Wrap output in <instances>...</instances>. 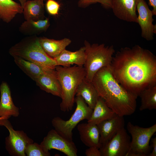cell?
<instances>
[{
	"instance_id": "1",
	"label": "cell",
	"mask_w": 156,
	"mask_h": 156,
	"mask_svg": "<svg viewBox=\"0 0 156 156\" xmlns=\"http://www.w3.org/2000/svg\"><path fill=\"white\" fill-rule=\"evenodd\" d=\"M110 67L118 83L138 96L156 84V57L139 45L121 48L113 56Z\"/></svg>"
},
{
	"instance_id": "2",
	"label": "cell",
	"mask_w": 156,
	"mask_h": 156,
	"mask_svg": "<svg viewBox=\"0 0 156 156\" xmlns=\"http://www.w3.org/2000/svg\"><path fill=\"white\" fill-rule=\"evenodd\" d=\"M110 66L99 70L92 82L99 96L117 115H130L136 110L138 96L118 83L113 75Z\"/></svg>"
},
{
	"instance_id": "3",
	"label": "cell",
	"mask_w": 156,
	"mask_h": 156,
	"mask_svg": "<svg viewBox=\"0 0 156 156\" xmlns=\"http://www.w3.org/2000/svg\"><path fill=\"white\" fill-rule=\"evenodd\" d=\"M61 88L60 109L63 112L71 110L75 103L77 88L85 77L83 66H56L55 67Z\"/></svg>"
},
{
	"instance_id": "4",
	"label": "cell",
	"mask_w": 156,
	"mask_h": 156,
	"mask_svg": "<svg viewBox=\"0 0 156 156\" xmlns=\"http://www.w3.org/2000/svg\"><path fill=\"white\" fill-rule=\"evenodd\" d=\"M9 53L13 57H21L44 69L55 68L57 66L54 59L48 56L42 48L39 38L34 35L23 39L12 47Z\"/></svg>"
},
{
	"instance_id": "5",
	"label": "cell",
	"mask_w": 156,
	"mask_h": 156,
	"mask_svg": "<svg viewBox=\"0 0 156 156\" xmlns=\"http://www.w3.org/2000/svg\"><path fill=\"white\" fill-rule=\"evenodd\" d=\"M84 47L86 58L83 67L86 78L92 81L96 73L101 68L110 66L115 51L113 45L104 44H90L85 40Z\"/></svg>"
},
{
	"instance_id": "6",
	"label": "cell",
	"mask_w": 156,
	"mask_h": 156,
	"mask_svg": "<svg viewBox=\"0 0 156 156\" xmlns=\"http://www.w3.org/2000/svg\"><path fill=\"white\" fill-rule=\"evenodd\" d=\"M75 102L76 104V108L68 120H65L59 117H56L51 120L54 129L60 135L71 140H73V130L80 121L85 119L88 120L93 110L80 96H76Z\"/></svg>"
},
{
	"instance_id": "7",
	"label": "cell",
	"mask_w": 156,
	"mask_h": 156,
	"mask_svg": "<svg viewBox=\"0 0 156 156\" xmlns=\"http://www.w3.org/2000/svg\"><path fill=\"white\" fill-rule=\"evenodd\" d=\"M127 129L132 137V140L127 156H148L152 148L149 142L156 132V124L143 128L129 122Z\"/></svg>"
},
{
	"instance_id": "8",
	"label": "cell",
	"mask_w": 156,
	"mask_h": 156,
	"mask_svg": "<svg viewBox=\"0 0 156 156\" xmlns=\"http://www.w3.org/2000/svg\"><path fill=\"white\" fill-rule=\"evenodd\" d=\"M0 125L5 127L9 132L5 139V149L12 156H26L25 150L29 144L34 142L23 131L15 130L8 119L0 120Z\"/></svg>"
},
{
	"instance_id": "9",
	"label": "cell",
	"mask_w": 156,
	"mask_h": 156,
	"mask_svg": "<svg viewBox=\"0 0 156 156\" xmlns=\"http://www.w3.org/2000/svg\"><path fill=\"white\" fill-rule=\"evenodd\" d=\"M40 144L47 152L54 149L67 156L77 155V149L73 140L64 137L55 129H52L48 132Z\"/></svg>"
},
{
	"instance_id": "10",
	"label": "cell",
	"mask_w": 156,
	"mask_h": 156,
	"mask_svg": "<svg viewBox=\"0 0 156 156\" xmlns=\"http://www.w3.org/2000/svg\"><path fill=\"white\" fill-rule=\"evenodd\" d=\"M130 137L124 127L120 130L99 149L101 156H127L130 148Z\"/></svg>"
},
{
	"instance_id": "11",
	"label": "cell",
	"mask_w": 156,
	"mask_h": 156,
	"mask_svg": "<svg viewBox=\"0 0 156 156\" xmlns=\"http://www.w3.org/2000/svg\"><path fill=\"white\" fill-rule=\"evenodd\" d=\"M136 10L138 12L137 23L141 29V36L147 41L154 39V34L156 33V25H154L152 12L144 0H139Z\"/></svg>"
},
{
	"instance_id": "12",
	"label": "cell",
	"mask_w": 156,
	"mask_h": 156,
	"mask_svg": "<svg viewBox=\"0 0 156 156\" xmlns=\"http://www.w3.org/2000/svg\"><path fill=\"white\" fill-rule=\"evenodd\" d=\"M139 0H112V8L115 16L127 22L137 23L136 7Z\"/></svg>"
},
{
	"instance_id": "13",
	"label": "cell",
	"mask_w": 156,
	"mask_h": 156,
	"mask_svg": "<svg viewBox=\"0 0 156 156\" xmlns=\"http://www.w3.org/2000/svg\"><path fill=\"white\" fill-rule=\"evenodd\" d=\"M35 81L42 90L61 97V88L55 68L46 69Z\"/></svg>"
},
{
	"instance_id": "14",
	"label": "cell",
	"mask_w": 156,
	"mask_h": 156,
	"mask_svg": "<svg viewBox=\"0 0 156 156\" xmlns=\"http://www.w3.org/2000/svg\"><path fill=\"white\" fill-rule=\"evenodd\" d=\"M123 116L117 115L97 125L99 130L100 142L101 145L111 139L120 129L124 127Z\"/></svg>"
},
{
	"instance_id": "15",
	"label": "cell",
	"mask_w": 156,
	"mask_h": 156,
	"mask_svg": "<svg viewBox=\"0 0 156 156\" xmlns=\"http://www.w3.org/2000/svg\"><path fill=\"white\" fill-rule=\"evenodd\" d=\"M0 91V117L8 119L12 116L18 117L19 114V109L13 102L10 90L7 83H2Z\"/></svg>"
},
{
	"instance_id": "16",
	"label": "cell",
	"mask_w": 156,
	"mask_h": 156,
	"mask_svg": "<svg viewBox=\"0 0 156 156\" xmlns=\"http://www.w3.org/2000/svg\"><path fill=\"white\" fill-rule=\"evenodd\" d=\"M80 139L86 146H95L100 148L101 144L100 142V135L98 126L88 122L82 123L77 126Z\"/></svg>"
},
{
	"instance_id": "17",
	"label": "cell",
	"mask_w": 156,
	"mask_h": 156,
	"mask_svg": "<svg viewBox=\"0 0 156 156\" xmlns=\"http://www.w3.org/2000/svg\"><path fill=\"white\" fill-rule=\"evenodd\" d=\"M86 58L85 49L84 46L74 52L65 49L54 59L57 66H70L71 65L75 64L78 66H83Z\"/></svg>"
},
{
	"instance_id": "18",
	"label": "cell",
	"mask_w": 156,
	"mask_h": 156,
	"mask_svg": "<svg viewBox=\"0 0 156 156\" xmlns=\"http://www.w3.org/2000/svg\"><path fill=\"white\" fill-rule=\"evenodd\" d=\"M40 44L46 54L54 58L58 56L71 42L69 38L55 40L45 37L39 38Z\"/></svg>"
},
{
	"instance_id": "19",
	"label": "cell",
	"mask_w": 156,
	"mask_h": 156,
	"mask_svg": "<svg viewBox=\"0 0 156 156\" xmlns=\"http://www.w3.org/2000/svg\"><path fill=\"white\" fill-rule=\"evenodd\" d=\"M117 115L107 105L104 100L100 97L87 122L97 125L101 122L114 118Z\"/></svg>"
},
{
	"instance_id": "20",
	"label": "cell",
	"mask_w": 156,
	"mask_h": 156,
	"mask_svg": "<svg viewBox=\"0 0 156 156\" xmlns=\"http://www.w3.org/2000/svg\"><path fill=\"white\" fill-rule=\"evenodd\" d=\"M76 96H81L88 106L92 109L100 97L92 81L87 80L85 77L77 88Z\"/></svg>"
},
{
	"instance_id": "21",
	"label": "cell",
	"mask_w": 156,
	"mask_h": 156,
	"mask_svg": "<svg viewBox=\"0 0 156 156\" xmlns=\"http://www.w3.org/2000/svg\"><path fill=\"white\" fill-rule=\"evenodd\" d=\"M23 8V13L25 20L36 21L44 19V9L43 1H26Z\"/></svg>"
},
{
	"instance_id": "22",
	"label": "cell",
	"mask_w": 156,
	"mask_h": 156,
	"mask_svg": "<svg viewBox=\"0 0 156 156\" xmlns=\"http://www.w3.org/2000/svg\"><path fill=\"white\" fill-rule=\"evenodd\" d=\"M23 12L21 4L12 0H0V19L9 23L18 14Z\"/></svg>"
},
{
	"instance_id": "23",
	"label": "cell",
	"mask_w": 156,
	"mask_h": 156,
	"mask_svg": "<svg viewBox=\"0 0 156 156\" xmlns=\"http://www.w3.org/2000/svg\"><path fill=\"white\" fill-rule=\"evenodd\" d=\"M50 25L48 18L38 20H25L20 25L19 30L23 34L32 36L46 31Z\"/></svg>"
},
{
	"instance_id": "24",
	"label": "cell",
	"mask_w": 156,
	"mask_h": 156,
	"mask_svg": "<svg viewBox=\"0 0 156 156\" xmlns=\"http://www.w3.org/2000/svg\"><path fill=\"white\" fill-rule=\"evenodd\" d=\"M16 64L33 80L36 79L43 74L45 70L39 65L31 62L25 60L21 57H14Z\"/></svg>"
},
{
	"instance_id": "25",
	"label": "cell",
	"mask_w": 156,
	"mask_h": 156,
	"mask_svg": "<svg viewBox=\"0 0 156 156\" xmlns=\"http://www.w3.org/2000/svg\"><path fill=\"white\" fill-rule=\"evenodd\" d=\"M139 96L141 98L139 109L142 111L156 109V84L149 86L142 90Z\"/></svg>"
},
{
	"instance_id": "26",
	"label": "cell",
	"mask_w": 156,
	"mask_h": 156,
	"mask_svg": "<svg viewBox=\"0 0 156 156\" xmlns=\"http://www.w3.org/2000/svg\"><path fill=\"white\" fill-rule=\"evenodd\" d=\"M25 153L27 156H50L49 152L45 151L40 144L33 142L29 144L26 148Z\"/></svg>"
},
{
	"instance_id": "27",
	"label": "cell",
	"mask_w": 156,
	"mask_h": 156,
	"mask_svg": "<svg viewBox=\"0 0 156 156\" xmlns=\"http://www.w3.org/2000/svg\"><path fill=\"white\" fill-rule=\"evenodd\" d=\"M99 3L104 8L109 9L112 8V0H79V7L85 8L93 3Z\"/></svg>"
},
{
	"instance_id": "28",
	"label": "cell",
	"mask_w": 156,
	"mask_h": 156,
	"mask_svg": "<svg viewBox=\"0 0 156 156\" xmlns=\"http://www.w3.org/2000/svg\"><path fill=\"white\" fill-rule=\"evenodd\" d=\"M46 8L48 12L51 15L56 16L58 14L60 4L55 0H47Z\"/></svg>"
},
{
	"instance_id": "29",
	"label": "cell",
	"mask_w": 156,
	"mask_h": 156,
	"mask_svg": "<svg viewBox=\"0 0 156 156\" xmlns=\"http://www.w3.org/2000/svg\"><path fill=\"white\" fill-rule=\"evenodd\" d=\"M85 154L86 156H101L99 148L95 146L89 147L86 150Z\"/></svg>"
},
{
	"instance_id": "30",
	"label": "cell",
	"mask_w": 156,
	"mask_h": 156,
	"mask_svg": "<svg viewBox=\"0 0 156 156\" xmlns=\"http://www.w3.org/2000/svg\"><path fill=\"white\" fill-rule=\"evenodd\" d=\"M151 141V146L153 150L148 156H156V137L152 138Z\"/></svg>"
},
{
	"instance_id": "31",
	"label": "cell",
	"mask_w": 156,
	"mask_h": 156,
	"mask_svg": "<svg viewBox=\"0 0 156 156\" xmlns=\"http://www.w3.org/2000/svg\"><path fill=\"white\" fill-rule=\"evenodd\" d=\"M149 4L153 8L152 10L153 15H156V0H148Z\"/></svg>"
},
{
	"instance_id": "32",
	"label": "cell",
	"mask_w": 156,
	"mask_h": 156,
	"mask_svg": "<svg viewBox=\"0 0 156 156\" xmlns=\"http://www.w3.org/2000/svg\"><path fill=\"white\" fill-rule=\"evenodd\" d=\"M42 0V1H45L46 0ZM22 2H23V6L24 4V3H25L26 1H27V0H22Z\"/></svg>"
},
{
	"instance_id": "33",
	"label": "cell",
	"mask_w": 156,
	"mask_h": 156,
	"mask_svg": "<svg viewBox=\"0 0 156 156\" xmlns=\"http://www.w3.org/2000/svg\"><path fill=\"white\" fill-rule=\"evenodd\" d=\"M3 119H7L6 118L4 117H0V120H2Z\"/></svg>"
},
{
	"instance_id": "34",
	"label": "cell",
	"mask_w": 156,
	"mask_h": 156,
	"mask_svg": "<svg viewBox=\"0 0 156 156\" xmlns=\"http://www.w3.org/2000/svg\"><path fill=\"white\" fill-rule=\"evenodd\" d=\"M20 3V4L22 6L23 5V3L22 0H18Z\"/></svg>"
},
{
	"instance_id": "35",
	"label": "cell",
	"mask_w": 156,
	"mask_h": 156,
	"mask_svg": "<svg viewBox=\"0 0 156 156\" xmlns=\"http://www.w3.org/2000/svg\"></svg>"
}]
</instances>
